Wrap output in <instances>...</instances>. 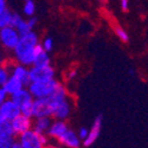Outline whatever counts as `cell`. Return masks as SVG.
Masks as SVG:
<instances>
[{"instance_id": "f1b7e54d", "label": "cell", "mask_w": 148, "mask_h": 148, "mask_svg": "<svg viewBox=\"0 0 148 148\" xmlns=\"http://www.w3.org/2000/svg\"><path fill=\"white\" fill-rule=\"evenodd\" d=\"M7 10V5H6V0H0V16H1L4 12Z\"/></svg>"}, {"instance_id": "cb8c5ba5", "label": "cell", "mask_w": 148, "mask_h": 148, "mask_svg": "<svg viewBox=\"0 0 148 148\" xmlns=\"http://www.w3.org/2000/svg\"><path fill=\"white\" fill-rule=\"evenodd\" d=\"M42 46L46 52H51L52 49H53V39L51 38V37H46L42 43Z\"/></svg>"}, {"instance_id": "2e32d148", "label": "cell", "mask_w": 148, "mask_h": 148, "mask_svg": "<svg viewBox=\"0 0 148 148\" xmlns=\"http://www.w3.org/2000/svg\"><path fill=\"white\" fill-rule=\"evenodd\" d=\"M53 119L51 116H42V117H36L33 119V123H32V129L36 130L37 133L40 134H46L49 128H50L51 123H52Z\"/></svg>"}, {"instance_id": "ba28073f", "label": "cell", "mask_w": 148, "mask_h": 148, "mask_svg": "<svg viewBox=\"0 0 148 148\" xmlns=\"http://www.w3.org/2000/svg\"><path fill=\"white\" fill-rule=\"evenodd\" d=\"M52 108L49 97L46 98H33L32 102V117H42V116H51ZM52 117V116H51Z\"/></svg>"}, {"instance_id": "d6986e66", "label": "cell", "mask_w": 148, "mask_h": 148, "mask_svg": "<svg viewBox=\"0 0 148 148\" xmlns=\"http://www.w3.org/2000/svg\"><path fill=\"white\" fill-rule=\"evenodd\" d=\"M12 13L8 8L4 12V13L0 16V29L3 27H6V26H10L11 25V21H12Z\"/></svg>"}, {"instance_id": "4dcf8cb0", "label": "cell", "mask_w": 148, "mask_h": 148, "mask_svg": "<svg viewBox=\"0 0 148 148\" xmlns=\"http://www.w3.org/2000/svg\"><path fill=\"white\" fill-rule=\"evenodd\" d=\"M76 76H77V71H76V70H72V71H70V72L68 73V79H69V81H72V79L76 78Z\"/></svg>"}, {"instance_id": "7c38bea8", "label": "cell", "mask_w": 148, "mask_h": 148, "mask_svg": "<svg viewBox=\"0 0 148 148\" xmlns=\"http://www.w3.org/2000/svg\"><path fill=\"white\" fill-rule=\"evenodd\" d=\"M57 141L63 148H79L82 145V140L78 138L77 133L70 128Z\"/></svg>"}, {"instance_id": "6da1fadb", "label": "cell", "mask_w": 148, "mask_h": 148, "mask_svg": "<svg viewBox=\"0 0 148 148\" xmlns=\"http://www.w3.org/2000/svg\"><path fill=\"white\" fill-rule=\"evenodd\" d=\"M42 44L39 43V37L36 32L31 31L26 34L20 36V39L16 47L13 49V57L17 63L24 64L26 66H31L36 53L42 49Z\"/></svg>"}, {"instance_id": "603a6c76", "label": "cell", "mask_w": 148, "mask_h": 148, "mask_svg": "<svg viewBox=\"0 0 148 148\" xmlns=\"http://www.w3.org/2000/svg\"><path fill=\"white\" fill-rule=\"evenodd\" d=\"M10 77V71L5 65H0V87H3L4 83Z\"/></svg>"}, {"instance_id": "d4e9b609", "label": "cell", "mask_w": 148, "mask_h": 148, "mask_svg": "<svg viewBox=\"0 0 148 148\" xmlns=\"http://www.w3.org/2000/svg\"><path fill=\"white\" fill-rule=\"evenodd\" d=\"M88 133H89V129H88V128H85V127H81V128L78 129V132H77V135H78V138L83 141L85 138L88 136Z\"/></svg>"}, {"instance_id": "83f0119b", "label": "cell", "mask_w": 148, "mask_h": 148, "mask_svg": "<svg viewBox=\"0 0 148 148\" xmlns=\"http://www.w3.org/2000/svg\"><path fill=\"white\" fill-rule=\"evenodd\" d=\"M27 23H29V25L31 26V29H33L36 25H37V23H38V19H37L36 17H29V19H27Z\"/></svg>"}, {"instance_id": "52a82bcc", "label": "cell", "mask_w": 148, "mask_h": 148, "mask_svg": "<svg viewBox=\"0 0 148 148\" xmlns=\"http://www.w3.org/2000/svg\"><path fill=\"white\" fill-rule=\"evenodd\" d=\"M52 78H56V71L51 66V64L44 66H37V65L30 66V83L49 81Z\"/></svg>"}, {"instance_id": "9a60e30c", "label": "cell", "mask_w": 148, "mask_h": 148, "mask_svg": "<svg viewBox=\"0 0 148 148\" xmlns=\"http://www.w3.org/2000/svg\"><path fill=\"white\" fill-rule=\"evenodd\" d=\"M69 128L70 127L65 120H53L46 135H47V138H50L52 140H58Z\"/></svg>"}, {"instance_id": "277c9868", "label": "cell", "mask_w": 148, "mask_h": 148, "mask_svg": "<svg viewBox=\"0 0 148 148\" xmlns=\"http://www.w3.org/2000/svg\"><path fill=\"white\" fill-rule=\"evenodd\" d=\"M10 98L12 101H14L19 108L23 115H26L29 117H32V102H33V96L29 91L27 87L20 89L16 94L11 95ZM33 119V117H32Z\"/></svg>"}, {"instance_id": "d590c367", "label": "cell", "mask_w": 148, "mask_h": 148, "mask_svg": "<svg viewBox=\"0 0 148 148\" xmlns=\"http://www.w3.org/2000/svg\"><path fill=\"white\" fill-rule=\"evenodd\" d=\"M1 132H3V127H1V125H0V134H1Z\"/></svg>"}, {"instance_id": "ac0fdd59", "label": "cell", "mask_w": 148, "mask_h": 148, "mask_svg": "<svg viewBox=\"0 0 148 148\" xmlns=\"http://www.w3.org/2000/svg\"><path fill=\"white\" fill-rule=\"evenodd\" d=\"M50 64H51V59H50V56H49V52H46L42 47L40 50L36 53V57H34L32 65L44 66V65H50Z\"/></svg>"}, {"instance_id": "836d02e7", "label": "cell", "mask_w": 148, "mask_h": 148, "mask_svg": "<svg viewBox=\"0 0 148 148\" xmlns=\"http://www.w3.org/2000/svg\"><path fill=\"white\" fill-rule=\"evenodd\" d=\"M0 65H4V59H3L1 53H0Z\"/></svg>"}, {"instance_id": "8992f818", "label": "cell", "mask_w": 148, "mask_h": 148, "mask_svg": "<svg viewBox=\"0 0 148 148\" xmlns=\"http://www.w3.org/2000/svg\"><path fill=\"white\" fill-rule=\"evenodd\" d=\"M20 39V34L18 30L13 26H6L0 29V44L6 50H12L16 47Z\"/></svg>"}, {"instance_id": "8d00e7d4", "label": "cell", "mask_w": 148, "mask_h": 148, "mask_svg": "<svg viewBox=\"0 0 148 148\" xmlns=\"http://www.w3.org/2000/svg\"><path fill=\"white\" fill-rule=\"evenodd\" d=\"M98 1H101V3H104V1H106V0H98Z\"/></svg>"}, {"instance_id": "4316f807", "label": "cell", "mask_w": 148, "mask_h": 148, "mask_svg": "<svg viewBox=\"0 0 148 148\" xmlns=\"http://www.w3.org/2000/svg\"><path fill=\"white\" fill-rule=\"evenodd\" d=\"M8 97H10V96L7 95V92L5 91V89H4L3 87H0V106H1Z\"/></svg>"}, {"instance_id": "3957f363", "label": "cell", "mask_w": 148, "mask_h": 148, "mask_svg": "<svg viewBox=\"0 0 148 148\" xmlns=\"http://www.w3.org/2000/svg\"><path fill=\"white\" fill-rule=\"evenodd\" d=\"M18 138V141L24 148H44V146L49 143L46 134L37 133L32 128L20 134Z\"/></svg>"}, {"instance_id": "44dd1931", "label": "cell", "mask_w": 148, "mask_h": 148, "mask_svg": "<svg viewBox=\"0 0 148 148\" xmlns=\"http://www.w3.org/2000/svg\"><path fill=\"white\" fill-rule=\"evenodd\" d=\"M113 29H114L115 34L119 37V38H120L123 43H128V42H129V37H128L127 32H126L125 30H123L121 26H119V25H114V26H113Z\"/></svg>"}, {"instance_id": "f546056e", "label": "cell", "mask_w": 148, "mask_h": 148, "mask_svg": "<svg viewBox=\"0 0 148 148\" xmlns=\"http://www.w3.org/2000/svg\"><path fill=\"white\" fill-rule=\"evenodd\" d=\"M128 6H129L128 0H121V8H122V11L127 12L128 11Z\"/></svg>"}, {"instance_id": "1f68e13d", "label": "cell", "mask_w": 148, "mask_h": 148, "mask_svg": "<svg viewBox=\"0 0 148 148\" xmlns=\"http://www.w3.org/2000/svg\"><path fill=\"white\" fill-rule=\"evenodd\" d=\"M44 148H63L60 145H53V143H47L44 146Z\"/></svg>"}, {"instance_id": "8fae6325", "label": "cell", "mask_w": 148, "mask_h": 148, "mask_svg": "<svg viewBox=\"0 0 148 148\" xmlns=\"http://www.w3.org/2000/svg\"><path fill=\"white\" fill-rule=\"evenodd\" d=\"M0 113H1V115H3L5 121H12L13 119H16L18 115L21 114L19 106L14 101H12L10 97L1 106H0Z\"/></svg>"}, {"instance_id": "e575fe53", "label": "cell", "mask_w": 148, "mask_h": 148, "mask_svg": "<svg viewBox=\"0 0 148 148\" xmlns=\"http://www.w3.org/2000/svg\"><path fill=\"white\" fill-rule=\"evenodd\" d=\"M5 120H4V117H3V115H1V113H0V125H1V123L4 122Z\"/></svg>"}, {"instance_id": "4fadbf2b", "label": "cell", "mask_w": 148, "mask_h": 148, "mask_svg": "<svg viewBox=\"0 0 148 148\" xmlns=\"http://www.w3.org/2000/svg\"><path fill=\"white\" fill-rule=\"evenodd\" d=\"M3 132L0 134V148H11L14 143L16 135L13 133V129L11 127L10 121H4L1 123Z\"/></svg>"}, {"instance_id": "30bf717a", "label": "cell", "mask_w": 148, "mask_h": 148, "mask_svg": "<svg viewBox=\"0 0 148 148\" xmlns=\"http://www.w3.org/2000/svg\"><path fill=\"white\" fill-rule=\"evenodd\" d=\"M11 122V127L13 129V133L16 136H19L20 134H23L24 132H26L29 129L32 128V123H33V119L29 117L26 115H18L16 119H13Z\"/></svg>"}, {"instance_id": "9c48e42d", "label": "cell", "mask_w": 148, "mask_h": 148, "mask_svg": "<svg viewBox=\"0 0 148 148\" xmlns=\"http://www.w3.org/2000/svg\"><path fill=\"white\" fill-rule=\"evenodd\" d=\"M8 71H10V75L17 77L19 81H21L24 83L25 87L30 84V68L24 65V64H20V63H12L10 65H5Z\"/></svg>"}, {"instance_id": "d6a6232c", "label": "cell", "mask_w": 148, "mask_h": 148, "mask_svg": "<svg viewBox=\"0 0 148 148\" xmlns=\"http://www.w3.org/2000/svg\"><path fill=\"white\" fill-rule=\"evenodd\" d=\"M11 148H24V147L21 146V143H20L18 140H16V141H14V143L12 145V147H11Z\"/></svg>"}, {"instance_id": "5b68a950", "label": "cell", "mask_w": 148, "mask_h": 148, "mask_svg": "<svg viewBox=\"0 0 148 148\" xmlns=\"http://www.w3.org/2000/svg\"><path fill=\"white\" fill-rule=\"evenodd\" d=\"M52 108V119L53 120H68L72 113V102L69 100V97L63 98L59 101H51Z\"/></svg>"}, {"instance_id": "5bb4252c", "label": "cell", "mask_w": 148, "mask_h": 148, "mask_svg": "<svg viewBox=\"0 0 148 148\" xmlns=\"http://www.w3.org/2000/svg\"><path fill=\"white\" fill-rule=\"evenodd\" d=\"M101 128H102V115H98V116L95 119L92 126H91L90 129H89L88 136L82 141V143H83L84 147H90L91 145L95 143V141L98 139V136H100Z\"/></svg>"}, {"instance_id": "7402d4cb", "label": "cell", "mask_w": 148, "mask_h": 148, "mask_svg": "<svg viewBox=\"0 0 148 148\" xmlns=\"http://www.w3.org/2000/svg\"><path fill=\"white\" fill-rule=\"evenodd\" d=\"M36 12V5L32 0H26L25 1V6H24V13L27 17H32Z\"/></svg>"}, {"instance_id": "484cf974", "label": "cell", "mask_w": 148, "mask_h": 148, "mask_svg": "<svg viewBox=\"0 0 148 148\" xmlns=\"http://www.w3.org/2000/svg\"><path fill=\"white\" fill-rule=\"evenodd\" d=\"M23 18L18 14V13H12V21H11V26H13V27H16L18 24H19V21L21 20Z\"/></svg>"}, {"instance_id": "e0dca14e", "label": "cell", "mask_w": 148, "mask_h": 148, "mask_svg": "<svg viewBox=\"0 0 148 148\" xmlns=\"http://www.w3.org/2000/svg\"><path fill=\"white\" fill-rule=\"evenodd\" d=\"M3 88L5 89V91L7 92V95L11 96V95L16 94L17 91H19L20 89L25 88V85H24V83L21 81H19L17 77L10 75V77L7 78V81L4 83Z\"/></svg>"}, {"instance_id": "ffe728a7", "label": "cell", "mask_w": 148, "mask_h": 148, "mask_svg": "<svg viewBox=\"0 0 148 148\" xmlns=\"http://www.w3.org/2000/svg\"><path fill=\"white\" fill-rule=\"evenodd\" d=\"M16 29L18 30V32H19L20 36L26 34V33H29V32L32 31V29H31V26L29 25L27 20H25V19H21V20L19 21V24L16 26Z\"/></svg>"}, {"instance_id": "7a4b0ae2", "label": "cell", "mask_w": 148, "mask_h": 148, "mask_svg": "<svg viewBox=\"0 0 148 148\" xmlns=\"http://www.w3.org/2000/svg\"><path fill=\"white\" fill-rule=\"evenodd\" d=\"M62 83L56 78L43 81V82H31L27 85V89L33 96V98H46L50 97Z\"/></svg>"}]
</instances>
